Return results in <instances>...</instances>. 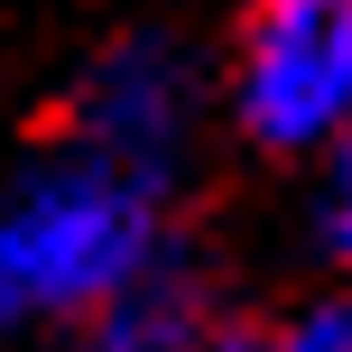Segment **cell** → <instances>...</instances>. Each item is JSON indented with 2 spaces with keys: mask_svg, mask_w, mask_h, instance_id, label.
I'll return each mask as SVG.
<instances>
[{
  "mask_svg": "<svg viewBox=\"0 0 352 352\" xmlns=\"http://www.w3.org/2000/svg\"><path fill=\"white\" fill-rule=\"evenodd\" d=\"M158 269V186L65 148L0 204V343L93 324Z\"/></svg>",
  "mask_w": 352,
  "mask_h": 352,
  "instance_id": "1",
  "label": "cell"
},
{
  "mask_svg": "<svg viewBox=\"0 0 352 352\" xmlns=\"http://www.w3.org/2000/svg\"><path fill=\"white\" fill-rule=\"evenodd\" d=\"M232 111L260 148H343L352 140V0H260L241 28Z\"/></svg>",
  "mask_w": 352,
  "mask_h": 352,
  "instance_id": "2",
  "label": "cell"
},
{
  "mask_svg": "<svg viewBox=\"0 0 352 352\" xmlns=\"http://www.w3.org/2000/svg\"><path fill=\"white\" fill-rule=\"evenodd\" d=\"M195 121V65L167 37H121L93 56V74L74 84V148L140 186H167V158Z\"/></svg>",
  "mask_w": 352,
  "mask_h": 352,
  "instance_id": "3",
  "label": "cell"
},
{
  "mask_svg": "<svg viewBox=\"0 0 352 352\" xmlns=\"http://www.w3.org/2000/svg\"><path fill=\"white\" fill-rule=\"evenodd\" d=\"M84 352H213V334L195 324V297L176 269H158L148 287H130L121 306L84 324Z\"/></svg>",
  "mask_w": 352,
  "mask_h": 352,
  "instance_id": "4",
  "label": "cell"
},
{
  "mask_svg": "<svg viewBox=\"0 0 352 352\" xmlns=\"http://www.w3.org/2000/svg\"><path fill=\"white\" fill-rule=\"evenodd\" d=\"M316 232H324V250L352 269V140L334 148V167H324V195H316Z\"/></svg>",
  "mask_w": 352,
  "mask_h": 352,
  "instance_id": "5",
  "label": "cell"
},
{
  "mask_svg": "<svg viewBox=\"0 0 352 352\" xmlns=\"http://www.w3.org/2000/svg\"><path fill=\"white\" fill-rule=\"evenodd\" d=\"M287 343H297V352H352V306H316V316H297Z\"/></svg>",
  "mask_w": 352,
  "mask_h": 352,
  "instance_id": "6",
  "label": "cell"
},
{
  "mask_svg": "<svg viewBox=\"0 0 352 352\" xmlns=\"http://www.w3.org/2000/svg\"><path fill=\"white\" fill-rule=\"evenodd\" d=\"M213 352H297L287 334H213Z\"/></svg>",
  "mask_w": 352,
  "mask_h": 352,
  "instance_id": "7",
  "label": "cell"
}]
</instances>
